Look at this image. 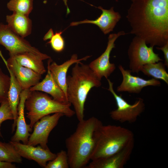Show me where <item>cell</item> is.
Returning <instances> with one entry per match:
<instances>
[{
	"label": "cell",
	"mask_w": 168,
	"mask_h": 168,
	"mask_svg": "<svg viewBox=\"0 0 168 168\" xmlns=\"http://www.w3.org/2000/svg\"><path fill=\"white\" fill-rule=\"evenodd\" d=\"M134 144L106 157L91 160L86 168H122L129 159Z\"/></svg>",
	"instance_id": "2e32d148"
},
{
	"label": "cell",
	"mask_w": 168,
	"mask_h": 168,
	"mask_svg": "<svg viewBox=\"0 0 168 168\" xmlns=\"http://www.w3.org/2000/svg\"><path fill=\"white\" fill-rule=\"evenodd\" d=\"M127 19L130 33L150 46L162 47L168 42V0L132 1Z\"/></svg>",
	"instance_id": "6da1fadb"
},
{
	"label": "cell",
	"mask_w": 168,
	"mask_h": 168,
	"mask_svg": "<svg viewBox=\"0 0 168 168\" xmlns=\"http://www.w3.org/2000/svg\"><path fill=\"white\" fill-rule=\"evenodd\" d=\"M91 56H87L78 59L77 54H73L71 58L60 65L54 62L50 64L51 59H49L48 66L55 82L64 91L67 96V75L69 67L72 64L86 60Z\"/></svg>",
	"instance_id": "e0dca14e"
},
{
	"label": "cell",
	"mask_w": 168,
	"mask_h": 168,
	"mask_svg": "<svg viewBox=\"0 0 168 168\" xmlns=\"http://www.w3.org/2000/svg\"><path fill=\"white\" fill-rule=\"evenodd\" d=\"M33 0H10L7 7L14 13L29 16L33 8Z\"/></svg>",
	"instance_id": "603a6c76"
},
{
	"label": "cell",
	"mask_w": 168,
	"mask_h": 168,
	"mask_svg": "<svg viewBox=\"0 0 168 168\" xmlns=\"http://www.w3.org/2000/svg\"><path fill=\"white\" fill-rule=\"evenodd\" d=\"M16 166L12 163L0 161V168H16Z\"/></svg>",
	"instance_id": "f1b7e54d"
},
{
	"label": "cell",
	"mask_w": 168,
	"mask_h": 168,
	"mask_svg": "<svg viewBox=\"0 0 168 168\" xmlns=\"http://www.w3.org/2000/svg\"><path fill=\"white\" fill-rule=\"evenodd\" d=\"M156 49L162 51L164 55V65L168 68V42L162 47H157Z\"/></svg>",
	"instance_id": "83f0119b"
},
{
	"label": "cell",
	"mask_w": 168,
	"mask_h": 168,
	"mask_svg": "<svg viewBox=\"0 0 168 168\" xmlns=\"http://www.w3.org/2000/svg\"><path fill=\"white\" fill-rule=\"evenodd\" d=\"M64 115L57 113L46 115L34 124L33 131L29 136L27 144L35 146L38 144L44 149L49 148L47 144L49 134Z\"/></svg>",
	"instance_id": "9c48e42d"
},
{
	"label": "cell",
	"mask_w": 168,
	"mask_h": 168,
	"mask_svg": "<svg viewBox=\"0 0 168 168\" xmlns=\"http://www.w3.org/2000/svg\"><path fill=\"white\" fill-rule=\"evenodd\" d=\"M118 68L122 76L123 80L117 88L116 90L118 92L139 94L144 87L161 86V83L158 80L153 78L145 80L138 76H133L129 69H125L121 65H119Z\"/></svg>",
	"instance_id": "8fae6325"
},
{
	"label": "cell",
	"mask_w": 168,
	"mask_h": 168,
	"mask_svg": "<svg viewBox=\"0 0 168 168\" xmlns=\"http://www.w3.org/2000/svg\"><path fill=\"white\" fill-rule=\"evenodd\" d=\"M129 68L131 72L138 73L144 65L162 61L159 55L154 53L153 47H148L143 39L135 36L128 49Z\"/></svg>",
	"instance_id": "52a82bcc"
},
{
	"label": "cell",
	"mask_w": 168,
	"mask_h": 168,
	"mask_svg": "<svg viewBox=\"0 0 168 168\" xmlns=\"http://www.w3.org/2000/svg\"><path fill=\"white\" fill-rule=\"evenodd\" d=\"M10 56L14 58L21 65L30 68L40 75L46 72L43 62L45 59L38 55L26 52Z\"/></svg>",
	"instance_id": "ffe728a7"
},
{
	"label": "cell",
	"mask_w": 168,
	"mask_h": 168,
	"mask_svg": "<svg viewBox=\"0 0 168 168\" xmlns=\"http://www.w3.org/2000/svg\"><path fill=\"white\" fill-rule=\"evenodd\" d=\"M102 124L95 117L79 121L75 132L65 140L70 168H85L91 160L94 133Z\"/></svg>",
	"instance_id": "7a4b0ae2"
},
{
	"label": "cell",
	"mask_w": 168,
	"mask_h": 168,
	"mask_svg": "<svg viewBox=\"0 0 168 168\" xmlns=\"http://www.w3.org/2000/svg\"><path fill=\"white\" fill-rule=\"evenodd\" d=\"M29 90L43 91L50 95L54 99L57 101L69 102L65 93L54 79L48 66L47 73L44 79L31 87Z\"/></svg>",
	"instance_id": "ac0fdd59"
},
{
	"label": "cell",
	"mask_w": 168,
	"mask_h": 168,
	"mask_svg": "<svg viewBox=\"0 0 168 168\" xmlns=\"http://www.w3.org/2000/svg\"><path fill=\"white\" fill-rule=\"evenodd\" d=\"M21 157L33 160L41 167L45 168L47 162L52 160L56 154L52 152L49 148L44 149L40 146L37 147L21 143L20 142H9Z\"/></svg>",
	"instance_id": "7c38bea8"
},
{
	"label": "cell",
	"mask_w": 168,
	"mask_h": 168,
	"mask_svg": "<svg viewBox=\"0 0 168 168\" xmlns=\"http://www.w3.org/2000/svg\"><path fill=\"white\" fill-rule=\"evenodd\" d=\"M143 74L157 80H161L168 84V73L162 61L146 64L140 69Z\"/></svg>",
	"instance_id": "44dd1931"
},
{
	"label": "cell",
	"mask_w": 168,
	"mask_h": 168,
	"mask_svg": "<svg viewBox=\"0 0 168 168\" xmlns=\"http://www.w3.org/2000/svg\"><path fill=\"white\" fill-rule=\"evenodd\" d=\"M70 168L68 156L66 151L62 150L58 152L55 158L49 161L45 168Z\"/></svg>",
	"instance_id": "cb8c5ba5"
},
{
	"label": "cell",
	"mask_w": 168,
	"mask_h": 168,
	"mask_svg": "<svg viewBox=\"0 0 168 168\" xmlns=\"http://www.w3.org/2000/svg\"><path fill=\"white\" fill-rule=\"evenodd\" d=\"M0 44L9 52L10 56L26 52L33 53L44 58H51L47 54L41 52L32 46L28 41L14 32L7 26L0 23Z\"/></svg>",
	"instance_id": "ba28073f"
},
{
	"label": "cell",
	"mask_w": 168,
	"mask_h": 168,
	"mask_svg": "<svg viewBox=\"0 0 168 168\" xmlns=\"http://www.w3.org/2000/svg\"><path fill=\"white\" fill-rule=\"evenodd\" d=\"M10 77L3 72L0 68V103L7 99Z\"/></svg>",
	"instance_id": "d4e9b609"
},
{
	"label": "cell",
	"mask_w": 168,
	"mask_h": 168,
	"mask_svg": "<svg viewBox=\"0 0 168 168\" xmlns=\"http://www.w3.org/2000/svg\"><path fill=\"white\" fill-rule=\"evenodd\" d=\"M28 16L13 12L12 14L6 16L7 25L14 32L24 38L31 32L32 21Z\"/></svg>",
	"instance_id": "d6986e66"
},
{
	"label": "cell",
	"mask_w": 168,
	"mask_h": 168,
	"mask_svg": "<svg viewBox=\"0 0 168 168\" xmlns=\"http://www.w3.org/2000/svg\"><path fill=\"white\" fill-rule=\"evenodd\" d=\"M67 97L73 107L77 120L84 119L85 104L87 95L93 87L101 85V80L94 74L88 65L81 62L75 63L71 75L67 76Z\"/></svg>",
	"instance_id": "3957f363"
},
{
	"label": "cell",
	"mask_w": 168,
	"mask_h": 168,
	"mask_svg": "<svg viewBox=\"0 0 168 168\" xmlns=\"http://www.w3.org/2000/svg\"><path fill=\"white\" fill-rule=\"evenodd\" d=\"M0 161L21 163L22 159L11 143L0 141Z\"/></svg>",
	"instance_id": "7402d4cb"
},
{
	"label": "cell",
	"mask_w": 168,
	"mask_h": 168,
	"mask_svg": "<svg viewBox=\"0 0 168 168\" xmlns=\"http://www.w3.org/2000/svg\"><path fill=\"white\" fill-rule=\"evenodd\" d=\"M97 7L101 10L102 12L96 19L94 20L86 19L82 21L72 22L69 26H72L81 24L89 23L98 26L105 34H108L112 31L121 18L120 14L115 12L113 7L109 10L104 9L101 6Z\"/></svg>",
	"instance_id": "5bb4252c"
},
{
	"label": "cell",
	"mask_w": 168,
	"mask_h": 168,
	"mask_svg": "<svg viewBox=\"0 0 168 168\" xmlns=\"http://www.w3.org/2000/svg\"><path fill=\"white\" fill-rule=\"evenodd\" d=\"M71 106L70 103L59 102L47 94L30 90L25 102V107L28 111L26 117L30 120L29 125L32 129L37 121L51 114L60 113L67 117H72L75 112L71 108Z\"/></svg>",
	"instance_id": "5b68a950"
},
{
	"label": "cell",
	"mask_w": 168,
	"mask_h": 168,
	"mask_svg": "<svg viewBox=\"0 0 168 168\" xmlns=\"http://www.w3.org/2000/svg\"><path fill=\"white\" fill-rule=\"evenodd\" d=\"M62 32H56L55 34H52L48 42L50 44L52 49L57 52L63 51L65 47L64 40L62 36Z\"/></svg>",
	"instance_id": "484cf974"
},
{
	"label": "cell",
	"mask_w": 168,
	"mask_h": 168,
	"mask_svg": "<svg viewBox=\"0 0 168 168\" xmlns=\"http://www.w3.org/2000/svg\"><path fill=\"white\" fill-rule=\"evenodd\" d=\"M107 79L109 84L107 90L113 95L117 106L116 109L110 112V117L113 120L121 123L135 122L145 110L143 99L138 98L133 104H129L121 95H118L115 92L113 88V83L108 78Z\"/></svg>",
	"instance_id": "8992f818"
},
{
	"label": "cell",
	"mask_w": 168,
	"mask_h": 168,
	"mask_svg": "<svg viewBox=\"0 0 168 168\" xmlns=\"http://www.w3.org/2000/svg\"><path fill=\"white\" fill-rule=\"evenodd\" d=\"M134 0H131L132 1H134Z\"/></svg>",
	"instance_id": "4dcf8cb0"
},
{
	"label": "cell",
	"mask_w": 168,
	"mask_h": 168,
	"mask_svg": "<svg viewBox=\"0 0 168 168\" xmlns=\"http://www.w3.org/2000/svg\"><path fill=\"white\" fill-rule=\"evenodd\" d=\"M94 146L91 160L115 154L134 144V136L130 130L112 125L99 126L94 132Z\"/></svg>",
	"instance_id": "277c9868"
},
{
	"label": "cell",
	"mask_w": 168,
	"mask_h": 168,
	"mask_svg": "<svg viewBox=\"0 0 168 168\" xmlns=\"http://www.w3.org/2000/svg\"><path fill=\"white\" fill-rule=\"evenodd\" d=\"M126 33L123 31L109 35L106 48L98 58L91 62L88 66L96 76L100 80L105 77L106 79L114 72L116 66L110 61V55L113 49L115 47L114 42L119 36Z\"/></svg>",
	"instance_id": "30bf717a"
},
{
	"label": "cell",
	"mask_w": 168,
	"mask_h": 168,
	"mask_svg": "<svg viewBox=\"0 0 168 168\" xmlns=\"http://www.w3.org/2000/svg\"><path fill=\"white\" fill-rule=\"evenodd\" d=\"M14 117L8 101L7 100L1 104L0 106V136L3 138L1 132L2 124L7 120H13Z\"/></svg>",
	"instance_id": "4316f807"
},
{
	"label": "cell",
	"mask_w": 168,
	"mask_h": 168,
	"mask_svg": "<svg viewBox=\"0 0 168 168\" xmlns=\"http://www.w3.org/2000/svg\"><path fill=\"white\" fill-rule=\"evenodd\" d=\"M29 89L22 91L20 101L17 108V117L16 120V132L12 137L11 141L14 142L21 141L23 144H27L32 129L25 121L24 116L25 102L27 97Z\"/></svg>",
	"instance_id": "9a60e30c"
},
{
	"label": "cell",
	"mask_w": 168,
	"mask_h": 168,
	"mask_svg": "<svg viewBox=\"0 0 168 168\" xmlns=\"http://www.w3.org/2000/svg\"><path fill=\"white\" fill-rule=\"evenodd\" d=\"M0 56L5 65L8 67L14 74L23 90L29 89L40 82L41 75L21 65L12 57L10 56L6 60L0 51Z\"/></svg>",
	"instance_id": "4fadbf2b"
},
{
	"label": "cell",
	"mask_w": 168,
	"mask_h": 168,
	"mask_svg": "<svg viewBox=\"0 0 168 168\" xmlns=\"http://www.w3.org/2000/svg\"><path fill=\"white\" fill-rule=\"evenodd\" d=\"M65 5V6H66L67 7V14H68L70 12V10L69 9V8L68 7L67 2H68V0H62Z\"/></svg>",
	"instance_id": "f546056e"
}]
</instances>
